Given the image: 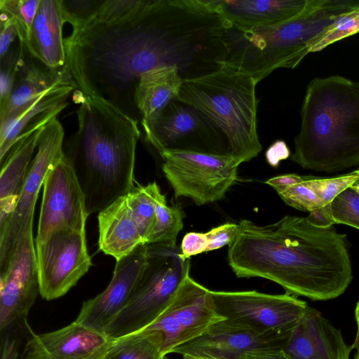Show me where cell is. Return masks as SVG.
I'll return each instance as SVG.
<instances>
[{
  "label": "cell",
  "mask_w": 359,
  "mask_h": 359,
  "mask_svg": "<svg viewBox=\"0 0 359 359\" xmlns=\"http://www.w3.org/2000/svg\"><path fill=\"white\" fill-rule=\"evenodd\" d=\"M238 226L227 254L238 278L268 279L312 301L335 299L352 281L347 236L333 226L317 227L306 217L286 215L262 226L242 219Z\"/></svg>",
  "instance_id": "obj_1"
},
{
  "label": "cell",
  "mask_w": 359,
  "mask_h": 359,
  "mask_svg": "<svg viewBox=\"0 0 359 359\" xmlns=\"http://www.w3.org/2000/svg\"><path fill=\"white\" fill-rule=\"evenodd\" d=\"M78 128L64 154L83 192L88 213L100 212L135 187L136 118L104 98L76 90Z\"/></svg>",
  "instance_id": "obj_2"
},
{
  "label": "cell",
  "mask_w": 359,
  "mask_h": 359,
  "mask_svg": "<svg viewBox=\"0 0 359 359\" xmlns=\"http://www.w3.org/2000/svg\"><path fill=\"white\" fill-rule=\"evenodd\" d=\"M290 159L304 169L332 173L359 165V82L313 78L301 108Z\"/></svg>",
  "instance_id": "obj_3"
},
{
  "label": "cell",
  "mask_w": 359,
  "mask_h": 359,
  "mask_svg": "<svg viewBox=\"0 0 359 359\" xmlns=\"http://www.w3.org/2000/svg\"><path fill=\"white\" fill-rule=\"evenodd\" d=\"M358 7L359 0H311L304 13L279 25L246 31L224 27L223 62L257 83L276 69H294L337 17Z\"/></svg>",
  "instance_id": "obj_4"
},
{
  "label": "cell",
  "mask_w": 359,
  "mask_h": 359,
  "mask_svg": "<svg viewBox=\"0 0 359 359\" xmlns=\"http://www.w3.org/2000/svg\"><path fill=\"white\" fill-rule=\"evenodd\" d=\"M257 83L221 62L210 73L184 79L177 98L205 116L225 137L229 154L243 163L262 149L257 133Z\"/></svg>",
  "instance_id": "obj_5"
},
{
  "label": "cell",
  "mask_w": 359,
  "mask_h": 359,
  "mask_svg": "<svg viewBox=\"0 0 359 359\" xmlns=\"http://www.w3.org/2000/svg\"><path fill=\"white\" fill-rule=\"evenodd\" d=\"M147 248V266L131 299L105 330L112 339L142 330L154 322L189 274L190 258L182 257L180 246L151 243Z\"/></svg>",
  "instance_id": "obj_6"
},
{
  "label": "cell",
  "mask_w": 359,
  "mask_h": 359,
  "mask_svg": "<svg viewBox=\"0 0 359 359\" xmlns=\"http://www.w3.org/2000/svg\"><path fill=\"white\" fill-rule=\"evenodd\" d=\"M159 155L175 197H188L197 205L222 200L237 180L242 163L231 155L176 150Z\"/></svg>",
  "instance_id": "obj_7"
},
{
  "label": "cell",
  "mask_w": 359,
  "mask_h": 359,
  "mask_svg": "<svg viewBox=\"0 0 359 359\" xmlns=\"http://www.w3.org/2000/svg\"><path fill=\"white\" fill-rule=\"evenodd\" d=\"M141 123L147 142L159 154L176 150L230 155L221 132L197 109L177 98L156 117Z\"/></svg>",
  "instance_id": "obj_8"
},
{
  "label": "cell",
  "mask_w": 359,
  "mask_h": 359,
  "mask_svg": "<svg viewBox=\"0 0 359 359\" xmlns=\"http://www.w3.org/2000/svg\"><path fill=\"white\" fill-rule=\"evenodd\" d=\"M36 253L39 294L48 301L64 296L92 266L84 231L53 230L36 240Z\"/></svg>",
  "instance_id": "obj_9"
},
{
  "label": "cell",
  "mask_w": 359,
  "mask_h": 359,
  "mask_svg": "<svg viewBox=\"0 0 359 359\" xmlns=\"http://www.w3.org/2000/svg\"><path fill=\"white\" fill-rule=\"evenodd\" d=\"M223 320L216 311L211 290L188 274L167 307L143 330L161 334L162 353L166 356Z\"/></svg>",
  "instance_id": "obj_10"
},
{
  "label": "cell",
  "mask_w": 359,
  "mask_h": 359,
  "mask_svg": "<svg viewBox=\"0 0 359 359\" xmlns=\"http://www.w3.org/2000/svg\"><path fill=\"white\" fill-rule=\"evenodd\" d=\"M211 294L220 316L263 332H292L309 307L305 301L286 292L211 290Z\"/></svg>",
  "instance_id": "obj_11"
},
{
  "label": "cell",
  "mask_w": 359,
  "mask_h": 359,
  "mask_svg": "<svg viewBox=\"0 0 359 359\" xmlns=\"http://www.w3.org/2000/svg\"><path fill=\"white\" fill-rule=\"evenodd\" d=\"M64 128L57 117L43 128L15 210L0 232V271L6 266L20 236L25 230L33 229L38 195L48 170L64 154Z\"/></svg>",
  "instance_id": "obj_12"
},
{
  "label": "cell",
  "mask_w": 359,
  "mask_h": 359,
  "mask_svg": "<svg viewBox=\"0 0 359 359\" xmlns=\"http://www.w3.org/2000/svg\"><path fill=\"white\" fill-rule=\"evenodd\" d=\"M0 332L28 326L27 316L39 293L33 229L20 236L5 268L0 271Z\"/></svg>",
  "instance_id": "obj_13"
},
{
  "label": "cell",
  "mask_w": 359,
  "mask_h": 359,
  "mask_svg": "<svg viewBox=\"0 0 359 359\" xmlns=\"http://www.w3.org/2000/svg\"><path fill=\"white\" fill-rule=\"evenodd\" d=\"M43 189L36 240L61 228L86 231L85 196L65 154L48 170Z\"/></svg>",
  "instance_id": "obj_14"
},
{
  "label": "cell",
  "mask_w": 359,
  "mask_h": 359,
  "mask_svg": "<svg viewBox=\"0 0 359 359\" xmlns=\"http://www.w3.org/2000/svg\"><path fill=\"white\" fill-rule=\"evenodd\" d=\"M147 245H141L116 261L112 278L107 288L85 301L75 321L104 333L109 325L131 299L147 266Z\"/></svg>",
  "instance_id": "obj_15"
},
{
  "label": "cell",
  "mask_w": 359,
  "mask_h": 359,
  "mask_svg": "<svg viewBox=\"0 0 359 359\" xmlns=\"http://www.w3.org/2000/svg\"><path fill=\"white\" fill-rule=\"evenodd\" d=\"M292 332H263L225 319L214 324L197 339L177 348L173 353L182 355L208 354L224 359H237L241 355L253 350L284 348Z\"/></svg>",
  "instance_id": "obj_16"
},
{
  "label": "cell",
  "mask_w": 359,
  "mask_h": 359,
  "mask_svg": "<svg viewBox=\"0 0 359 359\" xmlns=\"http://www.w3.org/2000/svg\"><path fill=\"white\" fill-rule=\"evenodd\" d=\"M30 333L20 359H102L114 341L75 320L53 332Z\"/></svg>",
  "instance_id": "obj_17"
},
{
  "label": "cell",
  "mask_w": 359,
  "mask_h": 359,
  "mask_svg": "<svg viewBox=\"0 0 359 359\" xmlns=\"http://www.w3.org/2000/svg\"><path fill=\"white\" fill-rule=\"evenodd\" d=\"M67 104L45 112L20 135L1 165L0 175V232L8 224L27 178L32 156L44 126Z\"/></svg>",
  "instance_id": "obj_18"
},
{
  "label": "cell",
  "mask_w": 359,
  "mask_h": 359,
  "mask_svg": "<svg viewBox=\"0 0 359 359\" xmlns=\"http://www.w3.org/2000/svg\"><path fill=\"white\" fill-rule=\"evenodd\" d=\"M352 349L340 330L310 306L283 348L292 359H350Z\"/></svg>",
  "instance_id": "obj_19"
},
{
  "label": "cell",
  "mask_w": 359,
  "mask_h": 359,
  "mask_svg": "<svg viewBox=\"0 0 359 359\" xmlns=\"http://www.w3.org/2000/svg\"><path fill=\"white\" fill-rule=\"evenodd\" d=\"M224 27L240 31L281 24L304 13L311 0H210Z\"/></svg>",
  "instance_id": "obj_20"
},
{
  "label": "cell",
  "mask_w": 359,
  "mask_h": 359,
  "mask_svg": "<svg viewBox=\"0 0 359 359\" xmlns=\"http://www.w3.org/2000/svg\"><path fill=\"white\" fill-rule=\"evenodd\" d=\"M65 23L60 0H41L24 45L32 57L48 68L60 69L66 63Z\"/></svg>",
  "instance_id": "obj_21"
},
{
  "label": "cell",
  "mask_w": 359,
  "mask_h": 359,
  "mask_svg": "<svg viewBox=\"0 0 359 359\" xmlns=\"http://www.w3.org/2000/svg\"><path fill=\"white\" fill-rule=\"evenodd\" d=\"M98 219V246L116 261L145 245L132 217L126 196L100 211Z\"/></svg>",
  "instance_id": "obj_22"
},
{
  "label": "cell",
  "mask_w": 359,
  "mask_h": 359,
  "mask_svg": "<svg viewBox=\"0 0 359 359\" xmlns=\"http://www.w3.org/2000/svg\"><path fill=\"white\" fill-rule=\"evenodd\" d=\"M183 80L176 66L156 67L143 74L134 92V104L141 121L156 117L177 98Z\"/></svg>",
  "instance_id": "obj_23"
},
{
  "label": "cell",
  "mask_w": 359,
  "mask_h": 359,
  "mask_svg": "<svg viewBox=\"0 0 359 359\" xmlns=\"http://www.w3.org/2000/svg\"><path fill=\"white\" fill-rule=\"evenodd\" d=\"M77 88L74 82L59 84L33 99L0 121V161L3 163L8 151L25 128L45 112L67 104L68 96Z\"/></svg>",
  "instance_id": "obj_24"
},
{
  "label": "cell",
  "mask_w": 359,
  "mask_h": 359,
  "mask_svg": "<svg viewBox=\"0 0 359 359\" xmlns=\"http://www.w3.org/2000/svg\"><path fill=\"white\" fill-rule=\"evenodd\" d=\"M25 52L11 95L6 104L0 108V121L53 87L74 82L65 66L60 69L39 67L25 57Z\"/></svg>",
  "instance_id": "obj_25"
},
{
  "label": "cell",
  "mask_w": 359,
  "mask_h": 359,
  "mask_svg": "<svg viewBox=\"0 0 359 359\" xmlns=\"http://www.w3.org/2000/svg\"><path fill=\"white\" fill-rule=\"evenodd\" d=\"M161 333L142 330L114 339L102 359H164Z\"/></svg>",
  "instance_id": "obj_26"
},
{
  "label": "cell",
  "mask_w": 359,
  "mask_h": 359,
  "mask_svg": "<svg viewBox=\"0 0 359 359\" xmlns=\"http://www.w3.org/2000/svg\"><path fill=\"white\" fill-rule=\"evenodd\" d=\"M147 185L155 204L156 220L146 245L158 243L175 246L177 236L183 229L184 213L180 205H167L165 196L155 182Z\"/></svg>",
  "instance_id": "obj_27"
},
{
  "label": "cell",
  "mask_w": 359,
  "mask_h": 359,
  "mask_svg": "<svg viewBox=\"0 0 359 359\" xmlns=\"http://www.w3.org/2000/svg\"><path fill=\"white\" fill-rule=\"evenodd\" d=\"M131 215L147 244L156 224L155 204L148 185H138L126 195Z\"/></svg>",
  "instance_id": "obj_28"
},
{
  "label": "cell",
  "mask_w": 359,
  "mask_h": 359,
  "mask_svg": "<svg viewBox=\"0 0 359 359\" xmlns=\"http://www.w3.org/2000/svg\"><path fill=\"white\" fill-rule=\"evenodd\" d=\"M359 33V7L346 12L334 20L311 44L310 53L319 52L341 39Z\"/></svg>",
  "instance_id": "obj_29"
},
{
  "label": "cell",
  "mask_w": 359,
  "mask_h": 359,
  "mask_svg": "<svg viewBox=\"0 0 359 359\" xmlns=\"http://www.w3.org/2000/svg\"><path fill=\"white\" fill-rule=\"evenodd\" d=\"M41 0H0L1 13L15 20L18 41L25 44L29 36Z\"/></svg>",
  "instance_id": "obj_30"
},
{
  "label": "cell",
  "mask_w": 359,
  "mask_h": 359,
  "mask_svg": "<svg viewBox=\"0 0 359 359\" xmlns=\"http://www.w3.org/2000/svg\"><path fill=\"white\" fill-rule=\"evenodd\" d=\"M104 0H60L65 22L77 31L94 20Z\"/></svg>",
  "instance_id": "obj_31"
},
{
  "label": "cell",
  "mask_w": 359,
  "mask_h": 359,
  "mask_svg": "<svg viewBox=\"0 0 359 359\" xmlns=\"http://www.w3.org/2000/svg\"><path fill=\"white\" fill-rule=\"evenodd\" d=\"M334 224H343L359 229V194L351 187L330 203Z\"/></svg>",
  "instance_id": "obj_32"
},
{
  "label": "cell",
  "mask_w": 359,
  "mask_h": 359,
  "mask_svg": "<svg viewBox=\"0 0 359 359\" xmlns=\"http://www.w3.org/2000/svg\"><path fill=\"white\" fill-rule=\"evenodd\" d=\"M359 177L353 172L332 178L318 179L308 176L304 184L323 202L330 204L343 191L351 187Z\"/></svg>",
  "instance_id": "obj_33"
},
{
  "label": "cell",
  "mask_w": 359,
  "mask_h": 359,
  "mask_svg": "<svg viewBox=\"0 0 359 359\" xmlns=\"http://www.w3.org/2000/svg\"><path fill=\"white\" fill-rule=\"evenodd\" d=\"M288 205L304 212H311L325 205L304 182L290 186L278 194Z\"/></svg>",
  "instance_id": "obj_34"
},
{
  "label": "cell",
  "mask_w": 359,
  "mask_h": 359,
  "mask_svg": "<svg viewBox=\"0 0 359 359\" xmlns=\"http://www.w3.org/2000/svg\"><path fill=\"white\" fill-rule=\"evenodd\" d=\"M147 0H104L94 20L103 23H113L128 18L137 13Z\"/></svg>",
  "instance_id": "obj_35"
},
{
  "label": "cell",
  "mask_w": 359,
  "mask_h": 359,
  "mask_svg": "<svg viewBox=\"0 0 359 359\" xmlns=\"http://www.w3.org/2000/svg\"><path fill=\"white\" fill-rule=\"evenodd\" d=\"M238 224L227 222L203 233L205 252L219 249L229 245L238 232Z\"/></svg>",
  "instance_id": "obj_36"
},
{
  "label": "cell",
  "mask_w": 359,
  "mask_h": 359,
  "mask_svg": "<svg viewBox=\"0 0 359 359\" xmlns=\"http://www.w3.org/2000/svg\"><path fill=\"white\" fill-rule=\"evenodd\" d=\"M0 22V58L2 59L10 50L11 43L18 36L15 20L1 13Z\"/></svg>",
  "instance_id": "obj_37"
},
{
  "label": "cell",
  "mask_w": 359,
  "mask_h": 359,
  "mask_svg": "<svg viewBox=\"0 0 359 359\" xmlns=\"http://www.w3.org/2000/svg\"><path fill=\"white\" fill-rule=\"evenodd\" d=\"M180 250L184 259L205 252L203 233L189 232L182 238Z\"/></svg>",
  "instance_id": "obj_38"
},
{
  "label": "cell",
  "mask_w": 359,
  "mask_h": 359,
  "mask_svg": "<svg viewBox=\"0 0 359 359\" xmlns=\"http://www.w3.org/2000/svg\"><path fill=\"white\" fill-rule=\"evenodd\" d=\"M237 359H292L281 348H265L246 352Z\"/></svg>",
  "instance_id": "obj_39"
},
{
  "label": "cell",
  "mask_w": 359,
  "mask_h": 359,
  "mask_svg": "<svg viewBox=\"0 0 359 359\" xmlns=\"http://www.w3.org/2000/svg\"><path fill=\"white\" fill-rule=\"evenodd\" d=\"M12 332L1 335L0 359H20L19 343Z\"/></svg>",
  "instance_id": "obj_40"
},
{
  "label": "cell",
  "mask_w": 359,
  "mask_h": 359,
  "mask_svg": "<svg viewBox=\"0 0 359 359\" xmlns=\"http://www.w3.org/2000/svg\"><path fill=\"white\" fill-rule=\"evenodd\" d=\"M306 217L310 224L317 227L327 228L334 224L331 216L330 204L312 210Z\"/></svg>",
  "instance_id": "obj_41"
},
{
  "label": "cell",
  "mask_w": 359,
  "mask_h": 359,
  "mask_svg": "<svg viewBox=\"0 0 359 359\" xmlns=\"http://www.w3.org/2000/svg\"><path fill=\"white\" fill-rule=\"evenodd\" d=\"M307 178L308 176L286 174L270 178L266 181V184L272 187L278 194L290 186L304 182Z\"/></svg>",
  "instance_id": "obj_42"
},
{
  "label": "cell",
  "mask_w": 359,
  "mask_h": 359,
  "mask_svg": "<svg viewBox=\"0 0 359 359\" xmlns=\"http://www.w3.org/2000/svg\"><path fill=\"white\" fill-rule=\"evenodd\" d=\"M290 154V150L285 142L283 140H278L266 151V158L271 166L276 167L281 160L287 158Z\"/></svg>",
  "instance_id": "obj_43"
},
{
  "label": "cell",
  "mask_w": 359,
  "mask_h": 359,
  "mask_svg": "<svg viewBox=\"0 0 359 359\" xmlns=\"http://www.w3.org/2000/svg\"><path fill=\"white\" fill-rule=\"evenodd\" d=\"M355 319L357 325L355 337L353 343L351 345L352 348L356 350V352L359 353V300L356 304L355 309Z\"/></svg>",
  "instance_id": "obj_44"
},
{
  "label": "cell",
  "mask_w": 359,
  "mask_h": 359,
  "mask_svg": "<svg viewBox=\"0 0 359 359\" xmlns=\"http://www.w3.org/2000/svg\"><path fill=\"white\" fill-rule=\"evenodd\" d=\"M182 359H224L217 356L208 354H185L182 355Z\"/></svg>",
  "instance_id": "obj_45"
},
{
  "label": "cell",
  "mask_w": 359,
  "mask_h": 359,
  "mask_svg": "<svg viewBox=\"0 0 359 359\" xmlns=\"http://www.w3.org/2000/svg\"><path fill=\"white\" fill-rule=\"evenodd\" d=\"M351 187L359 194V179Z\"/></svg>",
  "instance_id": "obj_46"
},
{
  "label": "cell",
  "mask_w": 359,
  "mask_h": 359,
  "mask_svg": "<svg viewBox=\"0 0 359 359\" xmlns=\"http://www.w3.org/2000/svg\"><path fill=\"white\" fill-rule=\"evenodd\" d=\"M353 173H354L355 175H357L359 177V169L353 171Z\"/></svg>",
  "instance_id": "obj_47"
},
{
  "label": "cell",
  "mask_w": 359,
  "mask_h": 359,
  "mask_svg": "<svg viewBox=\"0 0 359 359\" xmlns=\"http://www.w3.org/2000/svg\"><path fill=\"white\" fill-rule=\"evenodd\" d=\"M354 359H359V353H355V354L354 355Z\"/></svg>",
  "instance_id": "obj_48"
},
{
  "label": "cell",
  "mask_w": 359,
  "mask_h": 359,
  "mask_svg": "<svg viewBox=\"0 0 359 359\" xmlns=\"http://www.w3.org/2000/svg\"><path fill=\"white\" fill-rule=\"evenodd\" d=\"M164 359H169V358H168L167 356H165V357L164 358Z\"/></svg>",
  "instance_id": "obj_49"
}]
</instances>
